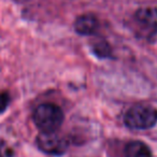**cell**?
I'll return each mask as SVG.
<instances>
[{
    "label": "cell",
    "instance_id": "ba28073f",
    "mask_svg": "<svg viewBox=\"0 0 157 157\" xmlns=\"http://www.w3.org/2000/svg\"><path fill=\"white\" fill-rule=\"evenodd\" d=\"M10 103V96L8 93H0V113L6 111Z\"/></svg>",
    "mask_w": 157,
    "mask_h": 157
},
{
    "label": "cell",
    "instance_id": "8992f818",
    "mask_svg": "<svg viewBox=\"0 0 157 157\" xmlns=\"http://www.w3.org/2000/svg\"><path fill=\"white\" fill-rule=\"evenodd\" d=\"M124 153L125 157H153L151 148L141 141L128 142Z\"/></svg>",
    "mask_w": 157,
    "mask_h": 157
},
{
    "label": "cell",
    "instance_id": "3957f363",
    "mask_svg": "<svg viewBox=\"0 0 157 157\" xmlns=\"http://www.w3.org/2000/svg\"><path fill=\"white\" fill-rule=\"evenodd\" d=\"M38 147L40 151L48 155L59 156L68 150V142L65 138L55 132H41L37 137Z\"/></svg>",
    "mask_w": 157,
    "mask_h": 157
},
{
    "label": "cell",
    "instance_id": "7a4b0ae2",
    "mask_svg": "<svg viewBox=\"0 0 157 157\" xmlns=\"http://www.w3.org/2000/svg\"><path fill=\"white\" fill-rule=\"evenodd\" d=\"M124 123L130 129H150L157 124V109L150 105H136L126 112Z\"/></svg>",
    "mask_w": 157,
    "mask_h": 157
},
{
    "label": "cell",
    "instance_id": "6da1fadb",
    "mask_svg": "<svg viewBox=\"0 0 157 157\" xmlns=\"http://www.w3.org/2000/svg\"><path fill=\"white\" fill-rule=\"evenodd\" d=\"M33 122L41 132H55L63 122V112L54 103H42L33 112Z\"/></svg>",
    "mask_w": 157,
    "mask_h": 157
},
{
    "label": "cell",
    "instance_id": "277c9868",
    "mask_svg": "<svg viewBox=\"0 0 157 157\" xmlns=\"http://www.w3.org/2000/svg\"><path fill=\"white\" fill-rule=\"evenodd\" d=\"M135 18L150 35L157 33V9L156 8H142L135 14Z\"/></svg>",
    "mask_w": 157,
    "mask_h": 157
},
{
    "label": "cell",
    "instance_id": "9c48e42d",
    "mask_svg": "<svg viewBox=\"0 0 157 157\" xmlns=\"http://www.w3.org/2000/svg\"><path fill=\"white\" fill-rule=\"evenodd\" d=\"M0 157H1V154H0Z\"/></svg>",
    "mask_w": 157,
    "mask_h": 157
},
{
    "label": "cell",
    "instance_id": "52a82bcc",
    "mask_svg": "<svg viewBox=\"0 0 157 157\" xmlns=\"http://www.w3.org/2000/svg\"><path fill=\"white\" fill-rule=\"evenodd\" d=\"M93 52L99 58H108L111 57V48L105 40H97L93 43Z\"/></svg>",
    "mask_w": 157,
    "mask_h": 157
},
{
    "label": "cell",
    "instance_id": "5b68a950",
    "mask_svg": "<svg viewBox=\"0 0 157 157\" xmlns=\"http://www.w3.org/2000/svg\"><path fill=\"white\" fill-rule=\"evenodd\" d=\"M99 21L94 14L86 13L80 15L74 22V30L82 36H92L98 30Z\"/></svg>",
    "mask_w": 157,
    "mask_h": 157
}]
</instances>
